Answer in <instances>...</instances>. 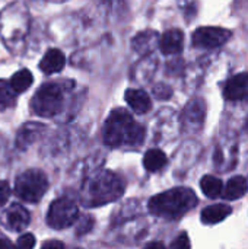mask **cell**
I'll list each match as a JSON object with an SVG mask.
<instances>
[{
	"label": "cell",
	"mask_w": 248,
	"mask_h": 249,
	"mask_svg": "<svg viewBox=\"0 0 248 249\" xmlns=\"http://www.w3.org/2000/svg\"><path fill=\"white\" fill-rule=\"evenodd\" d=\"M66 64V57L64 54L57 50V48H51L45 53V55L41 58L39 61V69L47 73V74H53L57 71H61L63 67Z\"/></svg>",
	"instance_id": "15"
},
{
	"label": "cell",
	"mask_w": 248,
	"mask_h": 249,
	"mask_svg": "<svg viewBox=\"0 0 248 249\" xmlns=\"http://www.w3.org/2000/svg\"><path fill=\"white\" fill-rule=\"evenodd\" d=\"M29 31V15L20 3H12L0 12V39L13 50L15 44L22 42Z\"/></svg>",
	"instance_id": "4"
},
{
	"label": "cell",
	"mask_w": 248,
	"mask_h": 249,
	"mask_svg": "<svg viewBox=\"0 0 248 249\" xmlns=\"http://www.w3.org/2000/svg\"><path fill=\"white\" fill-rule=\"evenodd\" d=\"M31 222L29 213L20 204H12L3 214V223L13 232H22Z\"/></svg>",
	"instance_id": "11"
},
{
	"label": "cell",
	"mask_w": 248,
	"mask_h": 249,
	"mask_svg": "<svg viewBox=\"0 0 248 249\" xmlns=\"http://www.w3.org/2000/svg\"><path fill=\"white\" fill-rule=\"evenodd\" d=\"M237 152H238V147L235 143L227 142V143H224V146H216L215 156H213L216 169H219L222 172L234 169V166L237 163Z\"/></svg>",
	"instance_id": "12"
},
{
	"label": "cell",
	"mask_w": 248,
	"mask_h": 249,
	"mask_svg": "<svg viewBox=\"0 0 248 249\" xmlns=\"http://www.w3.org/2000/svg\"><path fill=\"white\" fill-rule=\"evenodd\" d=\"M148 247H149V248H164V244H162V242H152V244H149Z\"/></svg>",
	"instance_id": "30"
},
{
	"label": "cell",
	"mask_w": 248,
	"mask_h": 249,
	"mask_svg": "<svg viewBox=\"0 0 248 249\" xmlns=\"http://www.w3.org/2000/svg\"><path fill=\"white\" fill-rule=\"evenodd\" d=\"M44 131V125L42 124H25L16 137V144L19 149H28L35 140H38L41 137Z\"/></svg>",
	"instance_id": "18"
},
{
	"label": "cell",
	"mask_w": 248,
	"mask_h": 249,
	"mask_svg": "<svg viewBox=\"0 0 248 249\" xmlns=\"http://www.w3.org/2000/svg\"><path fill=\"white\" fill-rule=\"evenodd\" d=\"M153 93L156 95L158 99H168V98L172 95V90H171V88H168L167 85H158V86L153 89Z\"/></svg>",
	"instance_id": "25"
},
{
	"label": "cell",
	"mask_w": 248,
	"mask_h": 249,
	"mask_svg": "<svg viewBox=\"0 0 248 249\" xmlns=\"http://www.w3.org/2000/svg\"><path fill=\"white\" fill-rule=\"evenodd\" d=\"M79 216L77 206L70 198H58L51 203L48 213H47V223L53 229H66L72 226Z\"/></svg>",
	"instance_id": "7"
},
{
	"label": "cell",
	"mask_w": 248,
	"mask_h": 249,
	"mask_svg": "<svg viewBox=\"0 0 248 249\" xmlns=\"http://www.w3.org/2000/svg\"><path fill=\"white\" fill-rule=\"evenodd\" d=\"M231 213H232V207L229 204H213L202 210L200 220L205 225H216L224 222Z\"/></svg>",
	"instance_id": "16"
},
{
	"label": "cell",
	"mask_w": 248,
	"mask_h": 249,
	"mask_svg": "<svg viewBox=\"0 0 248 249\" xmlns=\"http://www.w3.org/2000/svg\"><path fill=\"white\" fill-rule=\"evenodd\" d=\"M168 159H167V155L159 150V149H151L145 153V158H143V165L146 168V171L149 172H158L161 171L165 165H167Z\"/></svg>",
	"instance_id": "21"
},
{
	"label": "cell",
	"mask_w": 248,
	"mask_h": 249,
	"mask_svg": "<svg viewBox=\"0 0 248 249\" xmlns=\"http://www.w3.org/2000/svg\"><path fill=\"white\" fill-rule=\"evenodd\" d=\"M206 121V102L202 98H193L184 107L181 114V127L186 133H199Z\"/></svg>",
	"instance_id": "9"
},
{
	"label": "cell",
	"mask_w": 248,
	"mask_h": 249,
	"mask_svg": "<svg viewBox=\"0 0 248 249\" xmlns=\"http://www.w3.org/2000/svg\"><path fill=\"white\" fill-rule=\"evenodd\" d=\"M16 245L20 247V248H34V245H35V238H34L31 233H25V235H22V236L18 239Z\"/></svg>",
	"instance_id": "26"
},
{
	"label": "cell",
	"mask_w": 248,
	"mask_h": 249,
	"mask_svg": "<svg viewBox=\"0 0 248 249\" xmlns=\"http://www.w3.org/2000/svg\"><path fill=\"white\" fill-rule=\"evenodd\" d=\"M16 92L12 89L10 83L6 80H0V109H6L15 104Z\"/></svg>",
	"instance_id": "23"
},
{
	"label": "cell",
	"mask_w": 248,
	"mask_h": 249,
	"mask_svg": "<svg viewBox=\"0 0 248 249\" xmlns=\"http://www.w3.org/2000/svg\"><path fill=\"white\" fill-rule=\"evenodd\" d=\"M224 98L227 101H244L248 98V71L229 77L224 85Z\"/></svg>",
	"instance_id": "10"
},
{
	"label": "cell",
	"mask_w": 248,
	"mask_h": 249,
	"mask_svg": "<svg viewBox=\"0 0 248 249\" xmlns=\"http://www.w3.org/2000/svg\"><path fill=\"white\" fill-rule=\"evenodd\" d=\"M197 196L193 190L180 187L161 193L149 200V212L167 220L181 219L197 206Z\"/></svg>",
	"instance_id": "3"
},
{
	"label": "cell",
	"mask_w": 248,
	"mask_h": 249,
	"mask_svg": "<svg viewBox=\"0 0 248 249\" xmlns=\"http://www.w3.org/2000/svg\"><path fill=\"white\" fill-rule=\"evenodd\" d=\"M123 193L124 184L118 175L110 171H98L85 179L80 197L86 207H99L118 200Z\"/></svg>",
	"instance_id": "1"
},
{
	"label": "cell",
	"mask_w": 248,
	"mask_h": 249,
	"mask_svg": "<svg viewBox=\"0 0 248 249\" xmlns=\"http://www.w3.org/2000/svg\"><path fill=\"white\" fill-rule=\"evenodd\" d=\"M145 140V127L123 108L114 109L104 125V142L111 147L137 146Z\"/></svg>",
	"instance_id": "2"
},
{
	"label": "cell",
	"mask_w": 248,
	"mask_h": 249,
	"mask_svg": "<svg viewBox=\"0 0 248 249\" xmlns=\"http://www.w3.org/2000/svg\"><path fill=\"white\" fill-rule=\"evenodd\" d=\"M53 1H58V0H53Z\"/></svg>",
	"instance_id": "32"
},
{
	"label": "cell",
	"mask_w": 248,
	"mask_h": 249,
	"mask_svg": "<svg viewBox=\"0 0 248 249\" xmlns=\"http://www.w3.org/2000/svg\"><path fill=\"white\" fill-rule=\"evenodd\" d=\"M247 179H246L244 177H241V175H235V177H232V178L227 182V185L224 187L222 197H224V200H227V201H235V200L244 197L246 193H247Z\"/></svg>",
	"instance_id": "17"
},
{
	"label": "cell",
	"mask_w": 248,
	"mask_h": 249,
	"mask_svg": "<svg viewBox=\"0 0 248 249\" xmlns=\"http://www.w3.org/2000/svg\"><path fill=\"white\" fill-rule=\"evenodd\" d=\"M13 244L7 239H0V248H12Z\"/></svg>",
	"instance_id": "29"
},
{
	"label": "cell",
	"mask_w": 248,
	"mask_h": 249,
	"mask_svg": "<svg viewBox=\"0 0 248 249\" xmlns=\"http://www.w3.org/2000/svg\"><path fill=\"white\" fill-rule=\"evenodd\" d=\"M200 188L203 191V194L210 198V200H215L218 197H222V191H224V182L213 177V175H205L202 179H200Z\"/></svg>",
	"instance_id": "20"
},
{
	"label": "cell",
	"mask_w": 248,
	"mask_h": 249,
	"mask_svg": "<svg viewBox=\"0 0 248 249\" xmlns=\"http://www.w3.org/2000/svg\"><path fill=\"white\" fill-rule=\"evenodd\" d=\"M63 105V90L57 83L42 85L31 101V108L34 114L48 118L54 117Z\"/></svg>",
	"instance_id": "6"
},
{
	"label": "cell",
	"mask_w": 248,
	"mask_h": 249,
	"mask_svg": "<svg viewBox=\"0 0 248 249\" xmlns=\"http://www.w3.org/2000/svg\"><path fill=\"white\" fill-rule=\"evenodd\" d=\"M48 188V179L44 172L38 169H28L22 172L15 182V194L26 201L37 203L39 201Z\"/></svg>",
	"instance_id": "5"
},
{
	"label": "cell",
	"mask_w": 248,
	"mask_h": 249,
	"mask_svg": "<svg viewBox=\"0 0 248 249\" xmlns=\"http://www.w3.org/2000/svg\"><path fill=\"white\" fill-rule=\"evenodd\" d=\"M34 82V77H32V73L29 70H19L16 71L12 79H10V86L12 89L16 92V93H22L25 92L26 89H29V86L32 85Z\"/></svg>",
	"instance_id": "22"
},
{
	"label": "cell",
	"mask_w": 248,
	"mask_h": 249,
	"mask_svg": "<svg viewBox=\"0 0 248 249\" xmlns=\"http://www.w3.org/2000/svg\"><path fill=\"white\" fill-rule=\"evenodd\" d=\"M159 42V35L153 31H145L133 39V48L137 53H151Z\"/></svg>",
	"instance_id": "19"
},
{
	"label": "cell",
	"mask_w": 248,
	"mask_h": 249,
	"mask_svg": "<svg viewBox=\"0 0 248 249\" xmlns=\"http://www.w3.org/2000/svg\"><path fill=\"white\" fill-rule=\"evenodd\" d=\"M244 130H246V133L248 134V117L247 120H246V123H244Z\"/></svg>",
	"instance_id": "31"
},
{
	"label": "cell",
	"mask_w": 248,
	"mask_h": 249,
	"mask_svg": "<svg viewBox=\"0 0 248 249\" xmlns=\"http://www.w3.org/2000/svg\"><path fill=\"white\" fill-rule=\"evenodd\" d=\"M124 96L126 102L137 114H146L152 108V101L149 95L142 89H127Z\"/></svg>",
	"instance_id": "14"
},
{
	"label": "cell",
	"mask_w": 248,
	"mask_h": 249,
	"mask_svg": "<svg viewBox=\"0 0 248 249\" xmlns=\"http://www.w3.org/2000/svg\"><path fill=\"white\" fill-rule=\"evenodd\" d=\"M191 244L189 241V236L186 233H181L172 244H171V248H177V249H183V248H190Z\"/></svg>",
	"instance_id": "27"
},
{
	"label": "cell",
	"mask_w": 248,
	"mask_h": 249,
	"mask_svg": "<svg viewBox=\"0 0 248 249\" xmlns=\"http://www.w3.org/2000/svg\"><path fill=\"white\" fill-rule=\"evenodd\" d=\"M232 38L229 29L221 26H200L191 35V42L197 48L213 50L225 45Z\"/></svg>",
	"instance_id": "8"
},
{
	"label": "cell",
	"mask_w": 248,
	"mask_h": 249,
	"mask_svg": "<svg viewBox=\"0 0 248 249\" xmlns=\"http://www.w3.org/2000/svg\"><path fill=\"white\" fill-rule=\"evenodd\" d=\"M42 248H64V245L58 241H51V242H44Z\"/></svg>",
	"instance_id": "28"
},
{
	"label": "cell",
	"mask_w": 248,
	"mask_h": 249,
	"mask_svg": "<svg viewBox=\"0 0 248 249\" xmlns=\"http://www.w3.org/2000/svg\"><path fill=\"white\" fill-rule=\"evenodd\" d=\"M12 190L10 185L6 181H0V209L7 203V200L10 198Z\"/></svg>",
	"instance_id": "24"
},
{
	"label": "cell",
	"mask_w": 248,
	"mask_h": 249,
	"mask_svg": "<svg viewBox=\"0 0 248 249\" xmlns=\"http://www.w3.org/2000/svg\"><path fill=\"white\" fill-rule=\"evenodd\" d=\"M161 51L165 55H171V54H178L183 51V45H184V34L180 29H170L167 31L158 42Z\"/></svg>",
	"instance_id": "13"
}]
</instances>
